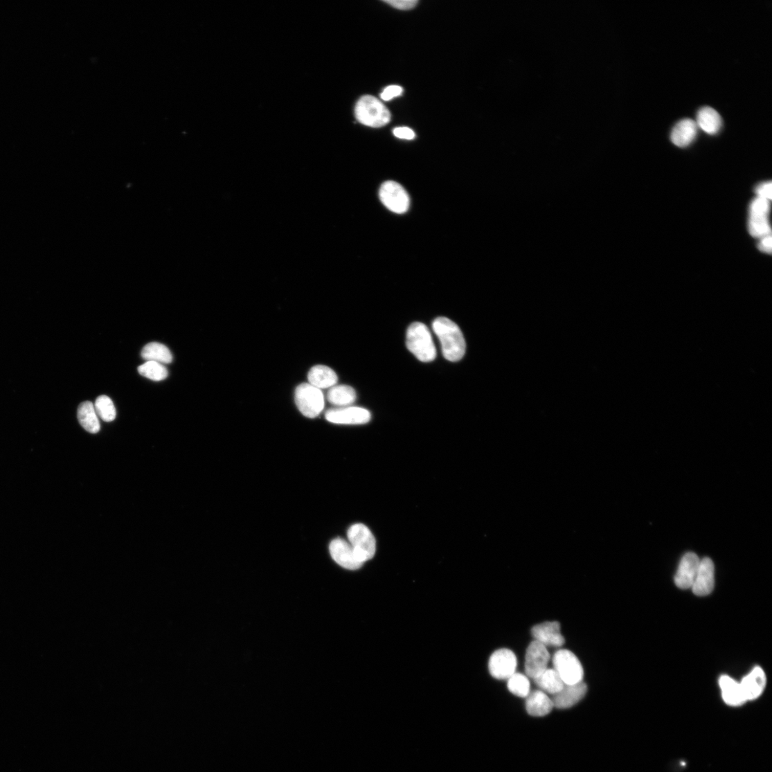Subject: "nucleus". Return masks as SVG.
<instances>
[{
    "label": "nucleus",
    "instance_id": "9b49d317",
    "mask_svg": "<svg viewBox=\"0 0 772 772\" xmlns=\"http://www.w3.org/2000/svg\"><path fill=\"white\" fill-rule=\"evenodd\" d=\"M326 420L330 423L342 425H361L368 423L371 414L366 409L348 406L329 410L325 413Z\"/></svg>",
    "mask_w": 772,
    "mask_h": 772
},
{
    "label": "nucleus",
    "instance_id": "f03ea898",
    "mask_svg": "<svg viewBox=\"0 0 772 772\" xmlns=\"http://www.w3.org/2000/svg\"><path fill=\"white\" fill-rule=\"evenodd\" d=\"M406 345L420 361L431 362L436 358V349L428 327L419 322L412 323L407 330Z\"/></svg>",
    "mask_w": 772,
    "mask_h": 772
},
{
    "label": "nucleus",
    "instance_id": "c756f323",
    "mask_svg": "<svg viewBox=\"0 0 772 772\" xmlns=\"http://www.w3.org/2000/svg\"><path fill=\"white\" fill-rule=\"evenodd\" d=\"M385 3L394 8L402 10H411L418 4L416 0H402V1L400 0H387Z\"/></svg>",
    "mask_w": 772,
    "mask_h": 772
},
{
    "label": "nucleus",
    "instance_id": "6e6552de",
    "mask_svg": "<svg viewBox=\"0 0 772 772\" xmlns=\"http://www.w3.org/2000/svg\"><path fill=\"white\" fill-rule=\"evenodd\" d=\"M379 197L383 204L395 213H405L410 207L409 194L398 183L387 181L383 183L379 190Z\"/></svg>",
    "mask_w": 772,
    "mask_h": 772
},
{
    "label": "nucleus",
    "instance_id": "1a4fd4ad",
    "mask_svg": "<svg viewBox=\"0 0 772 772\" xmlns=\"http://www.w3.org/2000/svg\"><path fill=\"white\" fill-rule=\"evenodd\" d=\"M517 667V656L508 649L496 651L489 661V670L491 675L499 680L510 678L516 673Z\"/></svg>",
    "mask_w": 772,
    "mask_h": 772
},
{
    "label": "nucleus",
    "instance_id": "7ed1b4c3",
    "mask_svg": "<svg viewBox=\"0 0 772 772\" xmlns=\"http://www.w3.org/2000/svg\"><path fill=\"white\" fill-rule=\"evenodd\" d=\"M355 114L361 124L371 127H381L391 121V113L387 107L371 96H363L358 101Z\"/></svg>",
    "mask_w": 772,
    "mask_h": 772
},
{
    "label": "nucleus",
    "instance_id": "20e7f679",
    "mask_svg": "<svg viewBox=\"0 0 772 772\" xmlns=\"http://www.w3.org/2000/svg\"><path fill=\"white\" fill-rule=\"evenodd\" d=\"M348 539L361 563L364 564L372 559L376 554V539L366 525L357 523L350 526L348 532Z\"/></svg>",
    "mask_w": 772,
    "mask_h": 772
},
{
    "label": "nucleus",
    "instance_id": "2f4dec72",
    "mask_svg": "<svg viewBox=\"0 0 772 772\" xmlns=\"http://www.w3.org/2000/svg\"><path fill=\"white\" fill-rule=\"evenodd\" d=\"M772 184L771 182L760 184L756 189L757 197L770 201L771 200Z\"/></svg>",
    "mask_w": 772,
    "mask_h": 772
},
{
    "label": "nucleus",
    "instance_id": "39448f33",
    "mask_svg": "<svg viewBox=\"0 0 772 772\" xmlns=\"http://www.w3.org/2000/svg\"><path fill=\"white\" fill-rule=\"evenodd\" d=\"M555 670L565 685H575L583 681L584 669L577 656L566 649L557 651L553 657Z\"/></svg>",
    "mask_w": 772,
    "mask_h": 772
},
{
    "label": "nucleus",
    "instance_id": "ddd939ff",
    "mask_svg": "<svg viewBox=\"0 0 772 772\" xmlns=\"http://www.w3.org/2000/svg\"><path fill=\"white\" fill-rule=\"evenodd\" d=\"M700 559L693 553H688L682 557L675 577L676 586L681 589H692L697 575Z\"/></svg>",
    "mask_w": 772,
    "mask_h": 772
},
{
    "label": "nucleus",
    "instance_id": "cd10ccee",
    "mask_svg": "<svg viewBox=\"0 0 772 772\" xmlns=\"http://www.w3.org/2000/svg\"><path fill=\"white\" fill-rule=\"evenodd\" d=\"M508 689L513 694L526 698L530 693V682L526 676L515 673L508 679Z\"/></svg>",
    "mask_w": 772,
    "mask_h": 772
},
{
    "label": "nucleus",
    "instance_id": "7c9ffc66",
    "mask_svg": "<svg viewBox=\"0 0 772 772\" xmlns=\"http://www.w3.org/2000/svg\"><path fill=\"white\" fill-rule=\"evenodd\" d=\"M403 93V88L399 85H391L386 88L381 95V98L385 101H389L394 98L401 96Z\"/></svg>",
    "mask_w": 772,
    "mask_h": 772
},
{
    "label": "nucleus",
    "instance_id": "aec40b11",
    "mask_svg": "<svg viewBox=\"0 0 772 772\" xmlns=\"http://www.w3.org/2000/svg\"><path fill=\"white\" fill-rule=\"evenodd\" d=\"M721 696L724 702L731 707H739L746 702L740 683L727 675L719 680Z\"/></svg>",
    "mask_w": 772,
    "mask_h": 772
},
{
    "label": "nucleus",
    "instance_id": "f3484780",
    "mask_svg": "<svg viewBox=\"0 0 772 772\" xmlns=\"http://www.w3.org/2000/svg\"><path fill=\"white\" fill-rule=\"evenodd\" d=\"M766 683L765 673L760 667H756L744 676L740 682V685L746 701L759 698L764 691Z\"/></svg>",
    "mask_w": 772,
    "mask_h": 772
},
{
    "label": "nucleus",
    "instance_id": "a878e982",
    "mask_svg": "<svg viewBox=\"0 0 772 772\" xmlns=\"http://www.w3.org/2000/svg\"><path fill=\"white\" fill-rule=\"evenodd\" d=\"M143 359L159 363L168 364L172 361L171 352L165 345L153 342L146 345L141 352Z\"/></svg>",
    "mask_w": 772,
    "mask_h": 772
},
{
    "label": "nucleus",
    "instance_id": "f8f14e48",
    "mask_svg": "<svg viewBox=\"0 0 772 772\" xmlns=\"http://www.w3.org/2000/svg\"><path fill=\"white\" fill-rule=\"evenodd\" d=\"M329 551L333 559L345 569L354 571L363 565L358 559L354 548L344 539L337 538L333 540L330 544Z\"/></svg>",
    "mask_w": 772,
    "mask_h": 772
},
{
    "label": "nucleus",
    "instance_id": "c85d7f7f",
    "mask_svg": "<svg viewBox=\"0 0 772 772\" xmlns=\"http://www.w3.org/2000/svg\"><path fill=\"white\" fill-rule=\"evenodd\" d=\"M95 409L97 415L105 422H112L116 417V410L111 400L106 395H100L96 402Z\"/></svg>",
    "mask_w": 772,
    "mask_h": 772
},
{
    "label": "nucleus",
    "instance_id": "0eeeda50",
    "mask_svg": "<svg viewBox=\"0 0 772 772\" xmlns=\"http://www.w3.org/2000/svg\"><path fill=\"white\" fill-rule=\"evenodd\" d=\"M770 201L757 197L749 207L748 231L755 237L771 234L769 222Z\"/></svg>",
    "mask_w": 772,
    "mask_h": 772
},
{
    "label": "nucleus",
    "instance_id": "2eb2a0df",
    "mask_svg": "<svg viewBox=\"0 0 772 772\" xmlns=\"http://www.w3.org/2000/svg\"><path fill=\"white\" fill-rule=\"evenodd\" d=\"M586 692L587 686L584 681L575 685H564L561 691L553 695L551 699L555 708L568 709L579 703L584 697Z\"/></svg>",
    "mask_w": 772,
    "mask_h": 772
},
{
    "label": "nucleus",
    "instance_id": "bb28decb",
    "mask_svg": "<svg viewBox=\"0 0 772 772\" xmlns=\"http://www.w3.org/2000/svg\"><path fill=\"white\" fill-rule=\"evenodd\" d=\"M141 376L154 381L165 380L168 376L167 368L161 363L147 361L138 368Z\"/></svg>",
    "mask_w": 772,
    "mask_h": 772
},
{
    "label": "nucleus",
    "instance_id": "412c9836",
    "mask_svg": "<svg viewBox=\"0 0 772 772\" xmlns=\"http://www.w3.org/2000/svg\"><path fill=\"white\" fill-rule=\"evenodd\" d=\"M696 123L706 134L714 136L718 134L722 126V119L714 108L703 107L699 110Z\"/></svg>",
    "mask_w": 772,
    "mask_h": 772
},
{
    "label": "nucleus",
    "instance_id": "6ab92c4d",
    "mask_svg": "<svg viewBox=\"0 0 772 772\" xmlns=\"http://www.w3.org/2000/svg\"><path fill=\"white\" fill-rule=\"evenodd\" d=\"M526 709L533 717H544L555 708L553 699L541 690L530 692L526 697Z\"/></svg>",
    "mask_w": 772,
    "mask_h": 772
},
{
    "label": "nucleus",
    "instance_id": "b1692460",
    "mask_svg": "<svg viewBox=\"0 0 772 772\" xmlns=\"http://www.w3.org/2000/svg\"><path fill=\"white\" fill-rule=\"evenodd\" d=\"M78 418L80 424L87 431L93 434L100 431V424L92 402H86L80 405Z\"/></svg>",
    "mask_w": 772,
    "mask_h": 772
},
{
    "label": "nucleus",
    "instance_id": "9d476101",
    "mask_svg": "<svg viewBox=\"0 0 772 772\" xmlns=\"http://www.w3.org/2000/svg\"><path fill=\"white\" fill-rule=\"evenodd\" d=\"M550 654L547 648L538 643L532 642L529 645L525 661V672L528 677L533 679L539 676L548 669Z\"/></svg>",
    "mask_w": 772,
    "mask_h": 772
},
{
    "label": "nucleus",
    "instance_id": "5701e85b",
    "mask_svg": "<svg viewBox=\"0 0 772 772\" xmlns=\"http://www.w3.org/2000/svg\"><path fill=\"white\" fill-rule=\"evenodd\" d=\"M536 685L546 694L554 695L562 690L565 683L555 669H547L534 679Z\"/></svg>",
    "mask_w": 772,
    "mask_h": 772
},
{
    "label": "nucleus",
    "instance_id": "473e14b6",
    "mask_svg": "<svg viewBox=\"0 0 772 772\" xmlns=\"http://www.w3.org/2000/svg\"><path fill=\"white\" fill-rule=\"evenodd\" d=\"M393 135L396 138L408 141L413 140L415 137L414 132L411 129L406 127L394 129Z\"/></svg>",
    "mask_w": 772,
    "mask_h": 772
},
{
    "label": "nucleus",
    "instance_id": "4be33fe9",
    "mask_svg": "<svg viewBox=\"0 0 772 772\" xmlns=\"http://www.w3.org/2000/svg\"><path fill=\"white\" fill-rule=\"evenodd\" d=\"M307 378L310 384L320 390L332 388L338 381V377L334 370L325 366L313 367L309 371Z\"/></svg>",
    "mask_w": 772,
    "mask_h": 772
},
{
    "label": "nucleus",
    "instance_id": "dca6fc26",
    "mask_svg": "<svg viewBox=\"0 0 772 772\" xmlns=\"http://www.w3.org/2000/svg\"><path fill=\"white\" fill-rule=\"evenodd\" d=\"M532 633L535 641L546 647H559L564 645L565 638L561 633L559 622H544L534 627Z\"/></svg>",
    "mask_w": 772,
    "mask_h": 772
},
{
    "label": "nucleus",
    "instance_id": "f257e3e1",
    "mask_svg": "<svg viewBox=\"0 0 772 772\" xmlns=\"http://www.w3.org/2000/svg\"><path fill=\"white\" fill-rule=\"evenodd\" d=\"M432 327L440 341L445 358L451 362L461 360L466 354L467 345L460 327L445 317L434 320Z\"/></svg>",
    "mask_w": 772,
    "mask_h": 772
},
{
    "label": "nucleus",
    "instance_id": "4468645a",
    "mask_svg": "<svg viewBox=\"0 0 772 772\" xmlns=\"http://www.w3.org/2000/svg\"><path fill=\"white\" fill-rule=\"evenodd\" d=\"M715 584V565L710 558L700 560L697 575L692 585V591L698 597L710 595Z\"/></svg>",
    "mask_w": 772,
    "mask_h": 772
},
{
    "label": "nucleus",
    "instance_id": "72a5a7b5",
    "mask_svg": "<svg viewBox=\"0 0 772 772\" xmlns=\"http://www.w3.org/2000/svg\"><path fill=\"white\" fill-rule=\"evenodd\" d=\"M758 247L761 251L770 254L772 249L771 235L760 238Z\"/></svg>",
    "mask_w": 772,
    "mask_h": 772
},
{
    "label": "nucleus",
    "instance_id": "393cba45",
    "mask_svg": "<svg viewBox=\"0 0 772 772\" xmlns=\"http://www.w3.org/2000/svg\"><path fill=\"white\" fill-rule=\"evenodd\" d=\"M327 401L337 406L347 407L357 400V393L348 386H335L330 388L327 395Z\"/></svg>",
    "mask_w": 772,
    "mask_h": 772
},
{
    "label": "nucleus",
    "instance_id": "423d86ee",
    "mask_svg": "<svg viewBox=\"0 0 772 772\" xmlns=\"http://www.w3.org/2000/svg\"><path fill=\"white\" fill-rule=\"evenodd\" d=\"M296 405L305 416L315 418L324 408V396L322 391L310 384H302L295 393Z\"/></svg>",
    "mask_w": 772,
    "mask_h": 772
},
{
    "label": "nucleus",
    "instance_id": "a211bd4d",
    "mask_svg": "<svg viewBox=\"0 0 772 772\" xmlns=\"http://www.w3.org/2000/svg\"><path fill=\"white\" fill-rule=\"evenodd\" d=\"M698 132L699 127L695 120L689 118L683 119L673 127L671 141L677 147H685L695 141Z\"/></svg>",
    "mask_w": 772,
    "mask_h": 772
}]
</instances>
